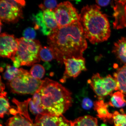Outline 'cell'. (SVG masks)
I'll use <instances>...</instances> for the list:
<instances>
[{"instance_id": "obj_1", "label": "cell", "mask_w": 126, "mask_h": 126, "mask_svg": "<svg viewBox=\"0 0 126 126\" xmlns=\"http://www.w3.org/2000/svg\"><path fill=\"white\" fill-rule=\"evenodd\" d=\"M80 21L58 28L48 36L47 42L54 59L63 64V60L83 56L87 44Z\"/></svg>"}, {"instance_id": "obj_2", "label": "cell", "mask_w": 126, "mask_h": 126, "mask_svg": "<svg viewBox=\"0 0 126 126\" xmlns=\"http://www.w3.org/2000/svg\"><path fill=\"white\" fill-rule=\"evenodd\" d=\"M37 92L40 96V107L45 115L59 116L71 106V93L57 82L46 78Z\"/></svg>"}, {"instance_id": "obj_3", "label": "cell", "mask_w": 126, "mask_h": 126, "mask_svg": "<svg viewBox=\"0 0 126 126\" xmlns=\"http://www.w3.org/2000/svg\"><path fill=\"white\" fill-rule=\"evenodd\" d=\"M100 9L96 4L87 5L83 8L80 14V22L85 37L92 44L107 41L111 34L108 17Z\"/></svg>"}, {"instance_id": "obj_4", "label": "cell", "mask_w": 126, "mask_h": 126, "mask_svg": "<svg viewBox=\"0 0 126 126\" xmlns=\"http://www.w3.org/2000/svg\"><path fill=\"white\" fill-rule=\"evenodd\" d=\"M17 40L18 48L15 60L20 66H31L40 62L39 53L42 47L38 40H28L24 37Z\"/></svg>"}, {"instance_id": "obj_5", "label": "cell", "mask_w": 126, "mask_h": 126, "mask_svg": "<svg viewBox=\"0 0 126 126\" xmlns=\"http://www.w3.org/2000/svg\"><path fill=\"white\" fill-rule=\"evenodd\" d=\"M43 80L34 78L27 70L19 69V72L13 79L9 81L11 91L21 94H33L41 86Z\"/></svg>"}, {"instance_id": "obj_6", "label": "cell", "mask_w": 126, "mask_h": 126, "mask_svg": "<svg viewBox=\"0 0 126 126\" xmlns=\"http://www.w3.org/2000/svg\"><path fill=\"white\" fill-rule=\"evenodd\" d=\"M88 82L100 99L111 95L113 91L118 90L116 80L110 75L103 77L99 73H96L88 80Z\"/></svg>"}, {"instance_id": "obj_7", "label": "cell", "mask_w": 126, "mask_h": 126, "mask_svg": "<svg viewBox=\"0 0 126 126\" xmlns=\"http://www.w3.org/2000/svg\"><path fill=\"white\" fill-rule=\"evenodd\" d=\"M54 11L59 28L80 21V14L69 1H64L58 5Z\"/></svg>"}, {"instance_id": "obj_8", "label": "cell", "mask_w": 126, "mask_h": 126, "mask_svg": "<svg viewBox=\"0 0 126 126\" xmlns=\"http://www.w3.org/2000/svg\"><path fill=\"white\" fill-rule=\"evenodd\" d=\"M25 4L24 0H1L0 20L9 23L17 22L23 16L22 8Z\"/></svg>"}, {"instance_id": "obj_9", "label": "cell", "mask_w": 126, "mask_h": 126, "mask_svg": "<svg viewBox=\"0 0 126 126\" xmlns=\"http://www.w3.org/2000/svg\"><path fill=\"white\" fill-rule=\"evenodd\" d=\"M36 29H40L45 35L49 36L59 28L54 11H39L35 16Z\"/></svg>"}, {"instance_id": "obj_10", "label": "cell", "mask_w": 126, "mask_h": 126, "mask_svg": "<svg viewBox=\"0 0 126 126\" xmlns=\"http://www.w3.org/2000/svg\"><path fill=\"white\" fill-rule=\"evenodd\" d=\"M65 71L61 81L64 82L67 79L78 77L83 71L86 70L85 60L83 56L72 57L63 60Z\"/></svg>"}, {"instance_id": "obj_11", "label": "cell", "mask_w": 126, "mask_h": 126, "mask_svg": "<svg viewBox=\"0 0 126 126\" xmlns=\"http://www.w3.org/2000/svg\"><path fill=\"white\" fill-rule=\"evenodd\" d=\"M18 44L17 39L13 35L3 33L0 37V55L2 57L7 58L15 61L18 51Z\"/></svg>"}, {"instance_id": "obj_12", "label": "cell", "mask_w": 126, "mask_h": 126, "mask_svg": "<svg viewBox=\"0 0 126 126\" xmlns=\"http://www.w3.org/2000/svg\"><path fill=\"white\" fill-rule=\"evenodd\" d=\"M35 126H72V121L68 120L63 115L54 116L39 114L36 116Z\"/></svg>"}, {"instance_id": "obj_13", "label": "cell", "mask_w": 126, "mask_h": 126, "mask_svg": "<svg viewBox=\"0 0 126 126\" xmlns=\"http://www.w3.org/2000/svg\"><path fill=\"white\" fill-rule=\"evenodd\" d=\"M115 1L113 26L115 29H122L126 27V0Z\"/></svg>"}, {"instance_id": "obj_14", "label": "cell", "mask_w": 126, "mask_h": 126, "mask_svg": "<svg viewBox=\"0 0 126 126\" xmlns=\"http://www.w3.org/2000/svg\"><path fill=\"white\" fill-rule=\"evenodd\" d=\"M112 51L121 63L126 64V37H121L115 42Z\"/></svg>"}, {"instance_id": "obj_15", "label": "cell", "mask_w": 126, "mask_h": 126, "mask_svg": "<svg viewBox=\"0 0 126 126\" xmlns=\"http://www.w3.org/2000/svg\"><path fill=\"white\" fill-rule=\"evenodd\" d=\"M108 104L103 101L99 100L94 103V109L97 113V116L104 122H108L112 119L113 114L109 112L108 109Z\"/></svg>"}, {"instance_id": "obj_16", "label": "cell", "mask_w": 126, "mask_h": 126, "mask_svg": "<svg viewBox=\"0 0 126 126\" xmlns=\"http://www.w3.org/2000/svg\"><path fill=\"white\" fill-rule=\"evenodd\" d=\"M114 78L117 83L118 90L126 95V64L114 72Z\"/></svg>"}, {"instance_id": "obj_17", "label": "cell", "mask_w": 126, "mask_h": 126, "mask_svg": "<svg viewBox=\"0 0 126 126\" xmlns=\"http://www.w3.org/2000/svg\"><path fill=\"white\" fill-rule=\"evenodd\" d=\"M6 126H35L32 121L28 119L20 114H18L8 120Z\"/></svg>"}, {"instance_id": "obj_18", "label": "cell", "mask_w": 126, "mask_h": 126, "mask_svg": "<svg viewBox=\"0 0 126 126\" xmlns=\"http://www.w3.org/2000/svg\"><path fill=\"white\" fill-rule=\"evenodd\" d=\"M111 97L108 104L110 106L116 108H122L126 105L125 95L120 91H118L111 94Z\"/></svg>"}, {"instance_id": "obj_19", "label": "cell", "mask_w": 126, "mask_h": 126, "mask_svg": "<svg viewBox=\"0 0 126 126\" xmlns=\"http://www.w3.org/2000/svg\"><path fill=\"white\" fill-rule=\"evenodd\" d=\"M72 126H98L96 118L89 115L79 117L72 122Z\"/></svg>"}, {"instance_id": "obj_20", "label": "cell", "mask_w": 126, "mask_h": 126, "mask_svg": "<svg viewBox=\"0 0 126 126\" xmlns=\"http://www.w3.org/2000/svg\"><path fill=\"white\" fill-rule=\"evenodd\" d=\"M31 98H29L23 102H20L15 98H14L12 101L17 106V114H20L30 120L32 121L30 117L28 111V106Z\"/></svg>"}, {"instance_id": "obj_21", "label": "cell", "mask_w": 126, "mask_h": 126, "mask_svg": "<svg viewBox=\"0 0 126 126\" xmlns=\"http://www.w3.org/2000/svg\"><path fill=\"white\" fill-rule=\"evenodd\" d=\"M30 73L34 78L40 80L45 74V70L43 66L41 64H35L32 67Z\"/></svg>"}, {"instance_id": "obj_22", "label": "cell", "mask_w": 126, "mask_h": 126, "mask_svg": "<svg viewBox=\"0 0 126 126\" xmlns=\"http://www.w3.org/2000/svg\"><path fill=\"white\" fill-rule=\"evenodd\" d=\"M40 59L45 62L51 61L54 59V56L49 47H42L39 51Z\"/></svg>"}, {"instance_id": "obj_23", "label": "cell", "mask_w": 126, "mask_h": 126, "mask_svg": "<svg viewBox=\"0 0 126 126\" xmlns=\"http://www.w3.org/2000/svg\"><path fill=\"white\" fill-rule=\"evenodd\" d=\"M19 72V69L14 66L7 64L6 66V70L3 74L4 79L10 81L16 76Z\"/></svg>"}, {"instance_id": "obj_24", "label": "cell", "mask_w": 126, "mask_h": 126, "mask_svg": "<svg viewBox=\"0 0 126 126\" xmlns=\"http://www.w3.org/2000/svg\"><path fill=\"white\" fill-rule=\"evenodd\" d=\"M0 116L1 118H3L5 114H9L10 113V108L8 100L7 97L3 95H0Z\"/></svg>"}, {"instance_id": "obj_25", "label": "cell", "mask_w": 126, "mask_h": 126, "mask_svg": "<svg viewBox=\"0 0 126 126\" xmlns=\"http://www.w3.org/2000/svg\"><path fill=\"white\" fill-rule=\"evenodd\" d=\"M113 121L114 126H126V114L114 111L113 114Z\"/></svg>"}, {"instance_id": "obj_26", "label": "cell", "mask_w": 126, "mask_h": 126, "mask_svg": "<svg viewBox=\"0 0 126 126\" xmlns=\"http://www.w3.org/2000/svg\"><path fill=\"white\" fill-rule=\"evenodd\" d=\"M57 5V2L56 1L49 0L44 1V3L40 4L39 5V7L43 11L46 9L54 11Z\"/></svg>"}, {"instance_id": "obj_27", "label": "cell", "mask_w": 126, "mask_h": 126, "mask_svg": "<svg viewBox=\"0 0 126 126\" xmlns=\"http://www.w3.org/2000/svg\"><path fill=\"white\" fill-rule=\"evenodd\" d=\"M36 35V32L33 28L29 27L26 28L23 32L24 37L28 40H33Z\"/></svg>"}, {"instance_id": "obj_28", "label": "cell", "mask_w": 126, "mask_h": 126, "mask_svg": "<svg viewBox=\"0 0 126 126\" xmlns=\"http://www.w3.org/2000/svg\"><path fill=\"white\" fill-rule=\"evenodd\" d=\"M82 106L85 109L89 110L92 108L93 103L92 101L89 98H86L83 100Z\"/></svg>"}, {"instance_id": "obj_29", "label": "cell", "mask_w": 126, "mask_h": 126, "mask_svg": "<svg viewBox=\"0 0 126 126\" xmlns=\"http://www.w3.org/2000/svg\"><path fill=\"white\" fill-rule=\"evenodd\" d=\"M110 0H96V2L98 5L102 7H106L110 4Z\"/></svg>"}, {"instance_id": "obj_30", "label": "cell", "mask_w": 126, "mask_h": 126, "mask_svg": "<svg viewBox=\"0 0 126 126\" xmlns=\"http://www.w3.org/2000/svg\"><path fill=\"white\" fill-rule=\"evenodd\" d=\"M5 89V86L4 83H3L1 81V78L0 82V92H4V90Z\"/></svg>"}]
</instances>
